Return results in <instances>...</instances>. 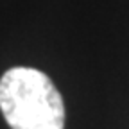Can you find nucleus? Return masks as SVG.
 Returning a JSON list of instances; mask_svg holds the SVG:
<instances>
[{
    "mask_svg": "<svg viewBox=\"0 0 129 129\" xmlns=\"http://www.w3.org/2000/svg\"><path fill=\"white\" fill-rule=\"evenodd\" d=\"M0 109L11 129H63L64 104L47 74L9 68L0 79Z\"/></svg>",
    "mask_w": 129,
    "mask_h": 129,
    "instance_id": "1",
    "label": "nucleus"
}]
</instances>
